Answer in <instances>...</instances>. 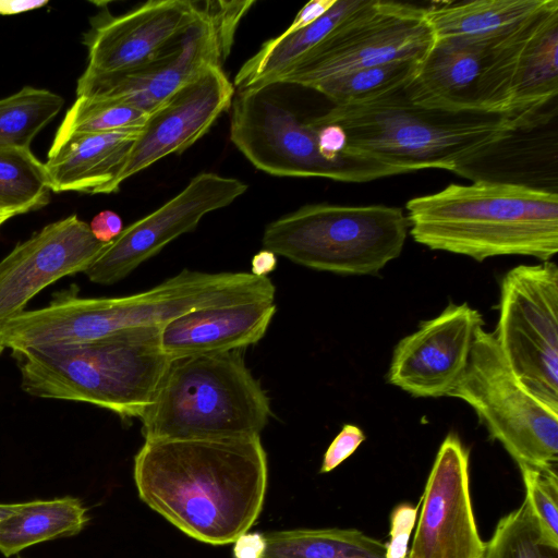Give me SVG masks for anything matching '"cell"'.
<instances>
[{"mask_svg":"<svg viewBox=\"0 0 558 558\" xmlns=\"http://www.w3.org/2000/svg\"><path fill=\"white\" fill-rule=\"evenodd\" d=\"M47 4V1H0V14H16L24 11L39 9Z\"/></svg>","mask_w":558,"mask_h":558,"instance_id":"cell-39","label":"cell"},{"mask_svg":"<svg viewBox=\"0 0 558 558\" xmlns=\"http://www.w3.org/2000/svg\"><path fill=\"white\" fill-rule=\"evenodd\" d=\"M87 522V508L77 498L21 504L0 522V551L10 557L32 545L78 534Z\"/></svg>","mask_w":558,"mask_h":558,"instance_id":"cell-25","label":"cell"},{"mask_svg":"<svg viewBox=\"0 0 558 558\" xmlns=\"http://www.w3.org/2000/svg\"><path fill=\"white\" fill-rule=\"evenodd\" d=\"M4 347L0 343V355L2 354Z\"/></svg>","mask_w":558,"mask_h":558,"instance_id":"cell-42","label":"cell"},{"mask_svg":"<svg viewBox=\"0 0 558 558\" xmlns=\"http://www.w3.org/2000/svg\"><path fill=\"white\" fill-rule=\"evenodd\" d=\"M364 440L365 434L359 426L344 424L327 448L323 458L320 472L327 473L336 469L348 459Z\"/></svg>","mask_w":558,"mask_h":558,"instance_id":"cell-34","label":"cell"},{"mask_svg":"<svg viewBox=\"0 0 558 558\" xmlns=\"http://www.w3.org/2000/svg\"><path fill=\"white\" fill-rule=\"evenodd\" d=\"M76 215L45 226L0 260V323L59 279L84 272L105 248Z\"/></svg>","mask_w":558,"mask_h":558,"instance_id":"cell-18","label":"cell"},{"mask_svg":"<svg viewBox=\"0 0 558 558\" xmlns=\"http://www.w3.org/2000/svg\"><path fill=\"white\" fill-rule=\"evenodd\" d=\"M409 228L399 207L312 204L268 223L262 243L311 269L377 275L400 256Z\"/></svg>","mask_w":558,"mask_h":558,"instance_id":"cell-7","label":"cell"},{"mask_svg":"<svg viewBox=\"0 0 558 558\" xmlns=\"http://www.w3.org/2000/svg\"><path fill=\"white\" fill-rule=\"evenodd\" d=\"M161 327L121 331L99 340L12 351L27 395L87 402L123 420L140 418L170 357Z\"/></svg>","mask_w":558,"mask_h":558,"instance_id":"cell-5","label":"cell"},{"mask_svg":"<svg viewBox=\"0 0 558 558\" xmlns=\"http://www.w3.org/2000/svg\"><path fill=\"white\" fill-rule=\"evenodd\" d=\"M251 274L257 277H267L277 267V255L269 250H262L252 258Z\"/></svg>","mask_w":558,"mask_h":558,"instance_id":"cell-38","label":"cell"},{"mask_svg":"<svg viewBox=\"0 0 558 558\" xmlns=\"http://www.w3.org/2000/svg\"><path fill=\"white\" fill-rule=\"evenodd\" d=\"M230 108V141L256 169L268 174L364 183L405 173L348 154L326 159L318 149L316 128L300 119L269 86L240 89Z\"/></svg>","mask_w":558,"mask_h":558,"instance_id":"cell-9","label":"cell"},{"mask_svg":"<svg viewBox=\"0 0 558 558\" xmlns=\"http://www.w3.org/2000/svg\"><path fill=\"white\" fill-rule=\"evenodd\" d=\"M315 128L320 154L328 160H335L342 156L347 145V135L343 129L337 124H324Z\"/></svg>","mask_w":558,"mask_h":558,"instance_id":"cell-35","label":"cell"},{"mask_svg":"<svg viewBox=\"0 0 558 558\" xmlns=\"http://www.w3.org/2000/svg\"><path fill=\"white\" fill-rule=\"evenodd\" d=\"M418 507L397 506L390 517V538L386 543L385 558H407L409 539L417 518Z\"/></svg>","mask_w":558,"mask_h":558,"instance_id":"cell-33","label":"cell"},{"mask_svg":"<svg viewBox=\"0 0 558 558\" xmlns=\"http://www.w3.org/2000/svg\"><path fill=\"white\" fill-rule=\"evenodd\" d=\"M21 504H0V522L20 509Z\"/></svg>","mask_w":558,"mask_h":558,"instance_id":"cell-40","label":"cell"},{"mask_svg":"<svg viewBox=\"0 0 558 558\" xmlns=\"http://www.w3.org/2000/svg\"><path fill=\"white\" fill-rule=\"evenodd\" d=\"M276 311L275 300L194 310L161 327L160 347L170 359L243 350L264 337Z\"/></svg>","mask_w":558,"mask_h":558,"instance_id":"cell-20","label":"cell"},{"mask_svg":"<svg viewBox=\"0 0 558 558\" xmlns=\"http://www.w3.org/2000/svg\"><path fill=\"white\" fill-rule=\"evenodd\" d=\"M421 513L407 558H483L485 543L474 519L469 450L457 434L441 442L420 501Z\"/></svg>","mask_w":558,"mask_h":558,"instance_id":"cell-15","label":"cell"},{"mask_svg":"<svg viewBox=\"0 0 558 558\" xmlns=\"http://www.w3.org/2000/svg\"><path fill=\"white\" fill-rule=\"evenodd\" d=\"M51 192L46 166L29 148L0 150V210L11 217L37 210Z\"/></svg>","mask_w":558,"mask_h":558,"instance_id":"cell-28","label":"cell"},{"mask_svg":"<svg viewBox=\"0 0 558 558\" xmlns=\"http://www.w3.org/2000/svg\"><path fill=\"white\" fill-rule=\"evenodd\" d=\"M205 1H148L118 16H97L85 35L87 74L124 72L149 61L183 35L203 14Z\"/></svg>","mask_w":558,"mask_h":558,"instance_id":"cell-19","label":"cell"},{"mask_svg":"<svg viewBox=\"0 0 558 558\" xmlns=\"http://www.w3.org/2000/svg\"><path fill=\"white\" fill-rule=\"evenodd\" d=\"M483 558H558V545L545 536L523 500L499 520Z\"/></svg>","mask_w":558,"mask_h":558,"instance_id":"cell-30","label":"cell"},{"mask_svg":"<svg viewBox=\"0 0 558 558\" xmlns=\"http://www.w3.org/2000/svg\"><path fill=\"white\" fill-rule=\"evenodd\" d=\"M270 401L242 350L170 359L140 417L145 440L260 437Z\"/></svg>","mask_w":558,"mask_h":558,"instance_id":"cell-6","label":"cell"},{"mask_svg":"<svg viewBox=\"0 0 558 558\" xmlns=\"http://www.w3.org/2000/svg\"><path fill=\"white\" fill-rule=\"evenodd\" d=\"M148 114L126 104L77 96L58 128L54 140L75 133H106L142 129Z\"/></svg>","mask_w":558,"mask_h":558,"instance_id":"cell-31","label":"cell"},{"mask_svg":"<svg viewBox=\"0 0 558 558\" xmlns=\"http://www.w3.org/2000/svg\"><path fill=\"white\" fill-rule=\"evenodd\" d=\"M435 44L424 8L410 3L362 0L319 44L271 85L313 88L343 73L395 60L420 63Z\"/></svg>","mask_w":558,"mask_h":558,"instance_id":"cell-11","label":"cell"},{"mask_svg":"<svg viewBox=\"0 0 558 558\" xmlns=\"http://www.w3.org/2000/svg\"><path fill=\"white\" fill-rule=\"evenodd\" d=\"M493 335L518 380L558 412V267L554 262L519 265L502 277Z\"/></svg>","mask_w":558,"mask_h":558,"instance_id":"cell-13","label":"cell"},{"mask_svg":"<svg viewBox=\"0 0 558 558\" xmlns=\"http://www.w3.org/2000/svg\"><path fill=\"white\" fill-rule=\"evenodd\" d=\"M403 89L366 102L333 105L307 121L341 126L347 135L343 154L408 173L429 168L456 172L539 117L426 108L411 102Z\"/></svg>","mask_w":558,"mask_h":558,"instance_id":"cell-3","label":"cell"},{"mask_svg":"<svg viewBox=\"0 0 558 558\" xmlns=\"http://www.w3.org/2000/svg\"><path fill=\"white\" fill-rule=\"evenodd\" d=\"M525 501L545 536L558 545V476L555 469L519 466Z\"/></svg>","mask_w":558,"mask_h":558,"instance_id":"cell-32","label":"cell"},{"mask_svg":"<svg viewBox=\"0 0 558 558\" xmlns=\"http://www.w3.org/2000/svg\"><path fill=\"white\" fill-rule=\"evenodd\" d=\"M482 315L468 303L448 306L395 347L387 381L418 398L449 397L466 369Z\"/></svg>","mask_w":558,"mask_h":558,"instance_id":"cell-16","label":"cell"},{"mask_svg":"<svg viewBox=\"0 0 558 558\" xmlns=\"http://www.w3.org/2000/svg\"><path fill=\"white\" fill-rule=\"evenodd\" d=\"M409 231L430 250L477 262L525 255L547 262L558 252V195L526 185L476 180L411 198Z\"/></svg>","mask_w":558,"mask_h":558,"instance_id":"cell-4","label":"cell"},{"mask_svg":"<svg viewBox=\"0 0 558 558\" xmlns=\"http://www.w3.org/2000/svg\"><path fill=\"white\" fill-rule=\"evenodd\" d=\"M557 0L522 27L487 38L436 39L416 76L403 89L426 108L511 113L512 86L521 53Z\"/></svg>","mask_w":558,"mask_h":558,"instance_id":"cell-8","label":"cell"},{"mask_svg":"<svg viewBox=\"0 0 558 558\" xmlns=\"http://www.w3.org/2000/svg\"><path fill=\"white\" fill-rule=\"evenodd\" d=\"M550 0L434 1L424 8L436 39L487 38L513 32Z\"/></svg>","mask_w":558,"mask_h":558,"instance_id":"cell-22","label":"cell"},{"mask_svg":"<svg viewBox=\"0 0 558 558\" xmlns=\"http://www.w3.org/2000/svg\"><path fill=\"white\" fill-rule=\"evenodd\" d=\"M420 65L412 60L389 61L325 80L312 89L333 105L366 102L405 88L416 76Z\"/></svg>","mask_w":558,"mask_h":558,"instance_id":"cell-27","label":"cell"},{"mask_svg":"<svg viewBox=\"0 0 558 558\" xmlns=\"http://www.w3.org/2000/svg\"><path fill=\"white\" fill-rule=\"evenodd\" d=\"M337 0H312L307 2L296 14L289 27L281 33L289 35L308 26L317 21L336 3Z\"/></svg>","mask_w":558,"mask_h":558,"instance_id":"cell-37","label":"cell"},{"mask_svg":"<svg viewBox=\"0 0 558 558\" xmlns=\"http://www.w3.org/2000/svg\"><path fill=\"white\" fill-rule=\"evenodd\" d=\"M93 235L102 243L113 241L123 230L122 220L112 210H104L97 214L90 225Z\"/></svg>","mask_w":558,"mask_h":558,"instance_id":"cell-36","label":"cell"},{"mask_svg":"<svg viewBox=\"0 0 558 558\" xmlns=\"http://www.w3.org/2000/svg\"><path fill=\"white\" fill-rule=\"evenodd\" d=\"M234 94L222 66L205 68L148 116L110 193L158 160L191 147L230 108Z\"/></svg>","mask_w":558,"mask_h":558,"instance_id":"cell-17","label":"cell"},{"mask_svg":"<svg viewBox=\"0 0 558 558\" xmlns=\"http://www.w3.org/2000/svg\"><path fill=\"white\" fill-rule=\"evenodd\" d=\"M558 94V1L547 10L519 59L512 112H539Z\"/></svg>","mask_w":558,"mask_h":558,"instance_id":"cell-24","label":"cell"},{"mask_svg":"<svg viewBox=\"0 0 558 558\" xmlns=\"http://www.w3.org/2000/svg\"><path fill=\"white\" fill-rule=\"evenodd\" d=\"M254 3L205 1L202 16L155 58L124 72L83 73L76 96L120 101L149 116L205 68L222 66L238 25Z\"/></svg>","mask_w":558,"mask_h":558,"instance_id":"cell-12","label":"cell"},{"mask_svg":"<svg viewBox=\"0 0 558 558\" xmlns=\"http://www.w3.org/2000/svg\"><path fill=\"white\" fill-rule=\"evenodd\" d=\"M63 98L48 89L25 86L0 99V150L29 148L35 136L61 111Z\"/></svg>","mask_w":558,"mask_h":558,"instance_id":"cell-29","label":"cell"},{"mask_svg":"<svg viewBox=\"0 0 558 558\" xmlns=\"http://www.w3.org/2000/svg\"><path fill=\"white\" fill-rule=\"evenodd\" d=\"M362 0H337L314 23L289 35L266 41L238 71L233 85L240 89L264 87L290 69L302 56L319 44Z\"/></svg>","mask_w":558,"mask_h":558,"instance_id":"cell-23","label":"cell"},{"mask_svg":"<svg viewBox=\"0 0 558 558\" xmlns=\"http://www.w3.org/2000/svg\"><path fill=\"white\" fill-rule=\"evenodd\" d=\"M247 187L239 179L213 172L195 175L177 195L107 243L84 275L97 284L117 283L171 241L194 230L205 215L233 203Z\"/></svg>","mask_w":558,"mask_h":558,"instance_id":"cell-14","label":"cell"},{"mask_svg":"<svg viewBox=\"0 0 558 558\" xmlns=\"http://www.w3.org/2000/svg\"><path fill=\"white\" fill-rule=\"evenodd\" d=\"M386 543L354 529H299L260 537L257 558H385Z\"/></svg>","mask_w":558,"mask_h":558,"instance_id":"cell-26","label":"cell"},{"mask_svg":"<svg viewBox=\"0 0 558 558\" xmlns=\"http://www.w3.org/2000/svg\"><path fill=\"white\" fill-rule=\"evenodd\" d=\"M260 437L145 440L134 458L140 498L186 535L236 542L257 520L267 488Z\"/></svg>","mask_w":558,"mask_h":558,"instance_id":"cell-1","label":"cell"},{"mask_svg":"<svg viewBox=\"0 0 558 558\" xmlns=\"http://www.w3.org/2000/svg\"><path fill=\"white\" fill-rule=\"evenodd\" d=\"M10 218H12L11 216H9L8 214L3 213L2 210H0V227L7 221L9 220Z\"/></svg>","mask_w":558,"mask_h":558,"instance_id":"cell-41","label":"cell"},{"mask_svg":"<svg viewBox=\"0 0 558 558\" xmlns=\"http://www.w3.org/2000/svg\"><path fill=\"white\" fill-rule=\"evenodd\" d=\"M71 287L47 306L25 310L3 323L12 350L85 343L121 331L162 327L194 310L254 300H275L268 277L251 272L183 269L156 287L119 298H81Z\"/></svg>","mask_w":558,"mask_h":558,"instance_id":"cell-2","label":"cell"},{"mask_svg":"<svg viewBox=\"0 0 558 558\" xmlns=\"http://www.w3.org/2000/svg\"><path fill=\"white\" fill-rule=\"evenodd\" d=\"M141 129L53 140L45 162L54 193L109 194Z\"/></svg>","mask_w":558,"mask_h":558,"instance_id":"cell-21","label":"cell"},{"mask_svg":"<svg viewBox=\"0 0 558 558\" xmlns=\"http://www.w3.org/2000/svg\"><path fill=\"white\" fill-rule=\"evenodd\" d=\"M449 397L466 402L492 440L520 465L555 469L558 412L529 391L501 355L493 332L475 331L464 375Z\"/></svg>","mask_w":558,"mask_h":558,"instance_id":"cell-10","label":"cell"}]
</instances>
